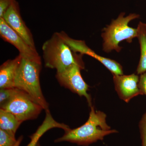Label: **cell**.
<instances>
[{
  "label": "cell",
  "instance_id": "1",
  "mask_svg": "<svg viewBox=\"0 0 146 146\" xmlns=\"http://www.w3.org/2000/svg\"><path fill=\"white\" fill-rule=\"evenodd\" d=\"M89 119L83 125L65 131L63 136L54 141L55 143L67 142L79 145L88 146L99 140L102 141L105 136L117 133L106 123V115L101 111L95 110L93 106L90 107Z\"/></svg>",
  "mask_w": 146,
  "mask_h": 146
},
{
  "label": "cell",
  "instance_id": "2",
  "mask_svg": "<svg viewBox=\"0 0 146 146\" xmlns=\"http://www.w3.org/2000/svg\"><path fill=\"white\" fill-rule=\"evenodd\" d=\"M43 58L46 68L61 72L74 64H84L82 55L77 54L65 42L60 32L54 33L42 46Z\"/></svg>",
  "mask_w": 146,
  "mask_h": 146
},
{
  "label": "cell",
  "instance_id": "3",
  "mask_svg": "<svg viewBox=\"0 0 146 146\" xmlns=\"http://www.w3.org/2000/svg\"><path fill=\"white\" fill-rule=\"evenodd\" d=\"M42 61L30 60L23 57L16 72L13 87L28 94L45 111L49 104L42 93L39 80Z\"/></svg>",
  "mask_w": 146,
  "mask_h": 146
},
{
  "label": "cell",
  "instance_id": "4",
  "mask_svg": "<svg viewBox=\"0 0 146 146\" xmlns=\"http://www.w3.org/2000/svg\"><path fill=\"white\" fill-rule=\"evenodd\" d=\"M125 13L122 12L115 20H112L111 23L103 29L101 36L103 39V50L109 53L115 50L119 52L121 47L119 44L123 41L129 43L137 37V29L129 25L131 21L140 17L136 13H130L125 17Z\"/></svg>",
  "mask_w": 146,
  "mask_h": 146
},
{
  "label": "cell",
  "instance_id": "5",
  "mask_svg": "<svg viewBox=\"0 0 146 146\" xmlns=\"http://www.w3.org/2000/svg\"><path fill=\"white\" fill-rule=\"evenodd\" d=\"M1 108L12 113L23 122L35 119L44 110L28 94L16 88L12 96L1 105Z\"/></svg>",
  "mask_w": 146,
  "mask_h": 146
},
{
  "label": "cell",
  "instance_id": "6",
  "mask_svg": "<svg viewBox=\"0 0 146 146\" xmlns=\"http://www.w3.org/2000/svg\"><path fill=\"white\" fill-rule=\"evenodd\" d=\"M84 69V64H73L61 72H56V77L60 85L80 96L85 97L91 107V98L87 93L89 86L84 80L80 72Z\"/></svg>",
  "mask_w": 146,
  "mask_h": 146
},
{
  "label": "cell",
  "instance_id": "7",
  "mask_svg": "<svg viewBox=\"0 0 146 146\" xmlns=\"http://www.w3.org/2000/svg\"><path fill=\"white\" fill-rule=\"evenodd\" d=\"M60 33L65 42L74 52H79L82 55H88L94 58L104 65L112 73L113 75L123 74L122 66L117 61L97 54L96 53L87 46L84 41L72 39L64 32Z\"/></svg>",
  "mask_w": 146,
  "mask_h": 146
},
{
  "label": "cell",
  "instance_id": "8",
  "mask_svg": "<svg viewBox=\"0 0 146 146\" xmlns=\"http://www.w3.org/2000/svg\"><path fill=\"white\" fill-rule=\"evenodd\" d=\"M0 35L5 41L14 46L23 57L30 60L41 61L36 50L31 47L24 39L0 18Z\"/></svg>",
  "mask_w": 146,
  "mask_h": 146
},
{
  "label": "cell",
  "instance_id": "9",
  "mask_svg": "<svg viewBox=\"0 0 146 146\" xmlns=\"http://www.w3.org/2000/svg\"><path fill=\"white\" fill-rule=\"evenodd\" d=\"M3 18L31 47L36 49L32 34L21 17L19 4L16 0L6 11Z\"/></svg>",
  "mask_w": 146,
  "mask_h": 146
},
{
  "label": "cell",
  "instance_id": "10",
  "mask_svg": "<svg viewBox=\"0 0 146 146\" xmlns=\"http://www.w3.org/2000/svg\"><path fill=\"white\" fill-rule=\"evenodd\" d=\"M115 89L120 98L128 103L134 97L142 95L138 87L139 77L133 74L113 75Z\"/></svg>",
  "mask_w": 146,
  "mask_h": 146
},
{
  "label": "cell",
  "instance_id": "11",
  "mask_svg": "<svg viewBox=\"0 0 146 146\" xmlns=\"http://www.w3.org/2000/svg\"><path fill=\"white\" fill-rule=\"evenodd\" d=\"M23 56L19 54L13 59L7 60L0 67V89L13 88L16 72Z\"/></svg>",
  "mask_w": 146,
  "mask_h": 146
},
{
  "label": "cell",
  "instance_id": "12",
  "mask_svg": "<svg viewBox=\"0 0 146 146\" xmlns=\"http://www.w3.org/2000/svg\"><path fill=\"white\" fill-rule=\"evenodd\" d=\"M46 117L42 125L39 126L35 133L30 136L31 141L27 146H36L39 139L46 131L54 128H58L65 131L70 129L68 125L63 123L58 122L54 119L49 110L46 111Z\"/></svg>",
  "mask_w": 146,
  "mask_h": 146
},
{
  "label": "cell",
  "instance_id": "13",
  "mask_svg": "<svg viewBox=\"0 0 146 146\" xmlns=\"http://www.w3.org/2000/svg\"><path fill=\"white\" fill-rule=\"evenodd\" d=\"M137 29V36L141 49V57L136 72L141 75L146 72V24L140 22Z\"/></svg>",
  "mask_w": 146,
  "mask_h": 146
},
{
  "label": "cell",
  "instance_id": "14",
  "mask_svg": "<svg viewBox=\"0 0 146 146\" xmlns=\"http://www.w3.org/2000/svg\"><path fill=\"white\" fill-rule=\"evenodd\" d=\"M23 122L11 112L0 109V129L15 136L16 131Z\"/></svg>",
  "mask_w": 146,
  "mask_h": 146
},
{
  "label": "cell",
  "instance_id": "15",
  "mask_svg": "<svg viewBox=\"0 0 146 146\" xmlns=\"http://www.w3.org/2000/svg\"><path fill=\"white\" fill-rule=\"evenodd\" d=\"M17 142L15 136L0 129V146H14Z\"/></svg>",
  "mask_w": 146,
  "mask_h": 146
},
{
  "label": "cell",
  "instance_id": "16",
  "mask_svg": "<svg viewBox=\"0 0 146 146\" xmlns=\"http://www.w3.org/2000/svg\"><path fill=\"white\" fill-rule=\"evenodd\" d=\"M15 88L1 89H0V105L9 100L12 96Z\"/></svg>",
  "mask_w": 146,
  "mask_h": 146
},
{
  "label": "cell",
  "instance_id": "17",
  "mask_svg": "<svg viewBox=\"0 0 146 146\" xmlns=\"http://www.w3.org/2000/svg\"><path fill=\"white\" fill-rule=\"evenodd\" d=\"M139 129L141 132L142 146H146V112L139 123Z\"/></svg>",
  "mask_w": 146,
  "mask_h": 146
},
{
  "label": "cell",
  "instance_id": "18",
  "mask_svg": "<svg viewBox=\"0 0 146 146\" xmlns=\"http://www.w3.org/2000/svg\"><path fill=\"white\" fill-rule=\"evenodd\" d=\"M14 0H0V18H3Z\"/></svg>",
  "mask_w": 146,
  "mask_h": 146
},
{
  "label": "cell",
  "instance_id": "19",
  "mask_svg": "<svg viewBox=\"0 0 146 146\" xmlns=\"http://www.w3.org/2000/svg\"><path fill=\"white\" fill-rule=\"evenodd\" d=\"M138 87L142 95L146 96V72L141 74L139 77Z\"/></svg>",
  "mask_w": 146,
  "mask_h": 146
},
{
  "label": "cell",
  "instance_id": "20",
  "mask_svg": "<svg viewBox=\"0 0 146 146\" xmlns=\"http://www.w3.org/2000/svg\"><path fill=\"white\" fill-rule=\"evenodd\" d=\"M23 136H20V137L18 138V140H17V142L16 145L14 146H20V144H21V142H22V141H23Z\"/></svg>",
  "mask_w": 146,
  "mask_h": 146
},
{
  "label": "cell",
  "instance_id": "21",
  "mask_svg": "<svg viewBox=\"0 0 146 146\" xmlns=\"http://www.w3.org/2000/svg\"><path fill=\"white\" fill-rule=\"evenodd\" d=\"M36 146H40V144H39V142H38V143H37V145H36Z\"/></svg>",
  "mask_w": 146,
  "mask_h": 146
}]
</instances>
